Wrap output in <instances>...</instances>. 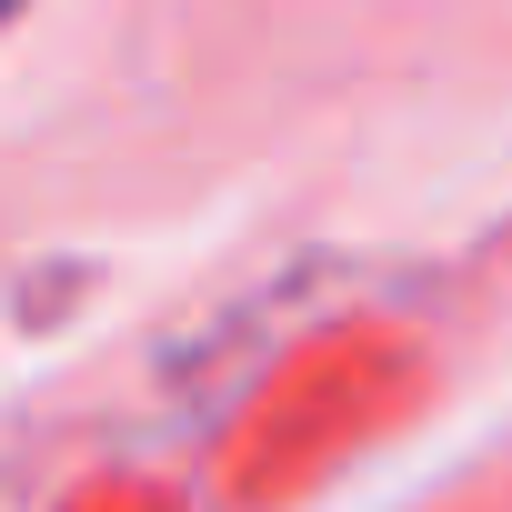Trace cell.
<instances>
[{
    "label": "cell",
    "mask_w": 512,
    "mask_h": 512,
    "mask_svg": "<svg viewBox=\"0 0 512 512\" xmlns=\"http://www.w3.org/2000/svg\"><path fill=\"white\" fill-rule=\"evenodd\" d=\"M11 11H21V0H0V21H11Z\"/></svg>",
    "instance_id": "1"
}]
</instances>
